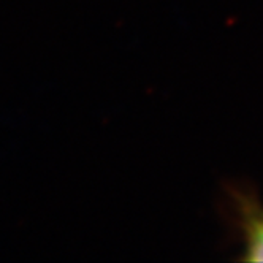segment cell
<instances>
[{
    "instance_id": "cell-1",
    "label": "cell",
    "mask_w": 263,
    "mask_h": 263,
    "mask_svg": "<svg viewBox=\"0 0 263 263\" xmlns=\"http://www.w3.org/2000/svg\"><path fill=\"white\" fill-rule=\"evenodd\" d=\"M223 213L242 244L244 261H263V203L252 187H225Z\"/></svg>"
}]
</instances>
